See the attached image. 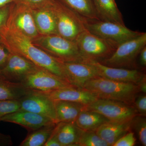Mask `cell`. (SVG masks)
Masks as SVG:
<instances>
[{
	"instance_id": "obj_1",
	"label": "cell",
	"mask_w": 146,
	"mask_h": 146,
	"mask_svg": "<svg viewBox=\"0 0 146 146\" xmlns=\"http://www.w3.org/2000/svg\"><path fill=\"white\" fill-rule=\"evenodd\" d=\"M0 42L10 52L20 55L37 67L69 82L63 62L36 46L31 39L5 23L0 27Z\"/></svg>"
},
{
	"instance_id": "obj_2",
	"label": "cell",
	"mask_w": 146,
	"mask_h": 146,
	"mask_svg": "<svg viewBox=\"0 0 146 146\" xmlns=\"http://www.w3.org/2000/svg\"><path fill=\"white\" fill-rule=\"evenodd\" d=\"M83 89L90 91L98 99L112 100L128 104L135 101L140 91L139 86L136 84L119 82L100 77L87 81Z\"/></svg>"
},
{
	"instance_id": "obj_3",
	"label": "cell",
	"mask_w": 146,
	"mask_h": 146,
	"mask_svg": "<svg viewBox=\"0 0 146 146\" xmlns=\"http://www.w3.org/2000/svg\"><path fill=\"white\" fill-rule=\"evenodd\" d=\"M33 43L62 62H84L76 42L57 34L39 35Z\"/></svg>"
},
{
	"instance_id": "obj_4",
	"label": "cell",
	"mask_w": 146,
	"mask_h": 146,
	"mask_svg": "<svg viewBox=\"0 0 146 146\" xmlns=\"http://www.w3.org/2000/svg\"><path fill=\"white\" fill-rule=\"evenodd\" d=\"M52 8L56 18L58 35L76 42L80 35L86 30L85 18L58 0H54Z\"/></svg>"
},
{
	"instance_id": "obj_5",
	"label": "cell",
	"mask_w": 146,
	"mask_h": 146,
	"mask_svg": "<svg viewBox=\"0 0 146 146\" xmlns=\"http://www.w3.org/2000/svg\"><path fill=\"white\" fill-rule=\"evenodd\" d=\"M76 42L85 61L99 62L109 58L119 45L96 36L87 30L80 35Z\"/></svg>"
},
{
	"instance_id": "obj_6",
	"label": "cell",
	"mask_w": 146,
	"mask_h": 146,
	"mask_svg": "<svg viewBox=\"0 0 146 146\" xmlns=\"http://www.w3.org/2000/svg\"><path fill=\"white\" fill-rule=\"evenodd\" d=\"M85 26L86 30L94 35L119 44L135 38L143 33L131 30L125 25L97 19L85 18Z\"/></svg>"
},
{
	"instance_id": "obj_7",
	"label": "cell",
	"mask_w": 146,
	"mask_h": 146,
	"mask_svg": "<svg viewBox=\"0 0 146 146\" xmlns=\"http://www.w3.org/2000/svg\"><path fill=\"white\" fill-rule=\"evenodd\" d=\"M146 46V33L143 32L141 35L118 45L109 58L100 63L115 68H132L141 50Z\"/></svg>"
},
{
	"instance_id": "obj_8",
	"label": "cell",
	"mask_w": 146,
	"mask_h": 146,
	"mask_svg": "<svg viewBox=\"0 0 146 146\" xmlns=\"http://www.w3.org/2000/svg\"><path fill=\"white\" fill-rule=\"evenodd\" d=\"M84 110L99 113L110 121H123L136 117L137 110L135 108L122 102L98 99L84 106Z\"/></svg>"
},
{
	"instance_id": "obj_9",
	"label": "cell",
	"mask_w": 146,
	"mask_h": 146,
	"mask_svg": "<svg viewBox=\"0 0 146 146\" xmlns=\"http://www.w3.org/2000/svg\"><path fill=\"white\" fill-rule=\"evenodd\" d=\"M6 25L13 28L31 40L39 36L31 9L19 3H11Z\"/></svg>"
},
{
	"instance_id": "obj_10",
	"label": "cell",
	"mask_w": 146,
	"mask_h": 146,
	"mask_svg": "<svg viewBox=\"0 0 146 146\" xmlns=\"http://www.w3.org/2000/svg\"><path fill=\"white\" fill-rule=\"evenodd\" d=\"M21 83L28 89L44 93L74 86L67 80L40 68L26 77Z\"/></svg>"
},
{
	"instance_id": "obj_11",
	"label": "cell",
	"mask_w": 146,
	"mask_h": 146,
	"mask_svg": "<svg viewBox=\"0 0 146 146\" xmlns=\"http://www.w3.org/2000/svg\"><path fill=\"white\" fill-rule=\"evenodd\" d=\"M19 100L20 109L47 117L56 124L54 101L44 92L31 89Z\"/></svg>"
},
{
	"instance_id": "obj_12",
	"label": "cell",
	"mask_w": 146,
	"mask_h": 146,
	"mask_svg": "<svg viewBox=\"0 0 146 146\" xmlns=\"http://www.w3.org/2000/svg\"><path fill=\"white\" fill-rule=\"evenodd\" d=\"M89 61L94 65L100 77L138 85L146 80L145 74L136 69L109 67L98 61Z\"/></svg>"
},
{
	"instance_id": "obj_13",
	"label": "cell",
	"mask_w": 146,
	"mask_h": 146,
	"mask_svg": "<svg viewBox=\"0 0 146 146\" xmlns=\"http://www.w3.org/2000/svg\"><path fill=\"white\" fill-rule=\"evenodd\" d=\"M38 68L23 56L11 52L7 63L0 70V73L9 81L21 83L26 77Z\"/></svg>"
},
{
	"instance_id": "obj_14",
	"label": "cell",
	"mask_w": 146,
	"mask_h": 146,
	"mask_svg": "<svg viewBox=\"0 0 146 146\" xmlns=\"http://www.w3.org/2000/svg\"><path fill=\"white\" fill-rule=\"evenodd\" d=\"M63 63L68 81L75 87L83 88L87 81L99 77L96 68L90 61Z\"/></svg>"
},
{
	"instance_id": "obj_15",
	"label": "cell",
	"mask_w": 146,
	"mask_h": 146,
	"mask_svg": "<svg viewBox=\"0 0 146 146\" xmlns=\"http://www.w3.org/2000/svg\"><path fill=\"white\" fill-rule=\"evenodd\" d=\"M1 121L19 125L25 128L29 132L45 126L55 123L47 117L21 109L5 115L1 118Z\"/></svg>"
},
{
	"instance_id": "obj_16",
	"label": "cell",
	"mask_w": 146,
	"mask_h": 146,
	"mask_svg": "<svg viewBox=\"0 0 146 146\" xmlns=\"http://www.w3.org/2000/svg\"><path fill=\"white\" fill-rule=\"evenodd\" d=\"M44 93L53 101H68L78 103L84 106L90 104L98 99L90 91L83 88L74 86L48 93Z\"/></svg>"
},
{
	"instance_id": "obj_17",
	"label": "cell",
	"mask_w": 146,
	"mask_h": 146,
	"mask_svg": "<svg viewBox=\"0 0 146 146\" xmlns=\"http://www.w3.org/2000/svg\"><path fill=\"white\" fill-rule=\"evenodd\" d=\"M53 3L45 7L31 9L35 25L40 35H58Z\"/></svg>"
},
{
	"instance_id": "obj_18",
	"label": "cell",
	"mask_w": 146,
	"mask_h": 146,
	"mask_svg": "<svg viewBox=\"0 0 146 146\" xmlns=\"http://www.w3.org/2000/svg\"><path fill=\"white\" fill-rule=\"evenodd\" d=\"M133 119L123 121H109L101 125L96 131L109 146H113L119 138L128 132Z\"/></svg>"
},
{
	"instance_id": "obj_19",
	"label": "cell",
	"mask_w": 146,
	"mask_h": 146,
	"mask_svg": "<svg viewBox=\"0 0 146 146\" xmlns=\"http://www.w3.org/2000/svg\"><path fill=\"white\" fill-rule=\"evenodd\" d=\"M83 131L75 122H60L56 125L53 134L61 146H79Z\"/></svg>"
},
{
	"instance_id": "obj_20",
	"label": "cell",
	"mask_w": 146,
	"mask_h": 146,
	"mask_svg": "<svg viewBox=\"0 0 146 146\" xmlns=\"http://www.w3.org/2000/svg\"><path fill=\"white\" fill-rule=\"evenodd\" d=\"M54 101L56 124L75 121L80 112L83 110L84 106L81 104L68 101Z\"/></svg>"
},
{
	"instance_id": "obj_21",
	"label": "cell",
	"mask_w": 146,
	"mask_h": 146,
	"mask_svg": "<svg viewBox=\"0 0 146 146\" xmlns=\"http://www.w3.org/2000/svg\"><path fill=\"white\" fill-rule=\"evenodd\" d=\"M100 20L125 25L115 0H92Z\"/></svg>"
},
{
	"instance_id": "obj_22",
	"label": "cell",
	"mask_w": 146,
	"mask_h": 146,
	"mask_svg": "<svg viewBox=\"0 0 146 146\" xmlns=\"http://www.w3.org/2000/svg\"><path fill=\"white\" fill-rule=\"evenodd\" d=\"M30 90L21 83L9 81L0 73V100H19Z\"/></svg>"
},
{
	"instance_id": "obj_23",
	"label": "cell",
	"mask_w": 146,
	"mask_h": 146,
	"mask_svg": "<svg viewBox=\"0 0 146 146\" xmlns=\"http://www.w3.org/2000/svg\"><path fill=\"white\" fill-rule=\"evenodd\" d=\"M109 120L99 113L83 110L76 119V124L84 131H95Z\"/></svg>"
},
{
	"instance_id": "obj_24",
	"label": "cell",
	"mask_w": 146,
	"mask_h": 146,
	"mask_svg": "<svg viewBox=\"0 0 146 146\" xmlns=\"http://www.w3.org/2000/svg\"><path fill=\"white\" fill-rule=\"evenodd\" d=\"M86 19L100 20L92 0H58Z\"/></svg>"
},
{
	"instance_id": "obj_25",
	"label": "cell",
	"mask_w": 146,
	"mask_h": 146,
	"mask_svg": "<svg viewBox=\"0 0 146 146\" xmlns=\"http://www.w3.org/2000/svg\"><path fill=\"white\" fill-rule=\"evenodd\" d=\"M56 124L45 126L31 131L20 146H44L51 136Z\"/></svg>"
},
{
	"instance_id": "obj_26",
	"label": "cell",
	"mask_w": 146,
	"mask_h": 146,
	"mask_svg": "<svg viewBox=\"0 0 146 146\" xmlns=\"http://www.w3.org/2000/svg\"><path fill=\"white\" fill-rule=\"evenodd\" d=\"M79 146H108L109 145L95 131H83L80 139Z\"/></svg>"
},
{
	"instance_id": "obj_27",
	"label": "cell",
	"mask_w": 146,
	"mask_h": 146,
	"mask_svg": "<svg viewBox=\"0 0 146 146\" xmlns=\"http://www.w3.org/2000/svg\"><path fill=\"white\" fill-rule=\"evenodd\" d=\"M21 109L19 100H0V122L5 115L18 111Z\"/></svg>"
},
{
	"instance_id": "obj_28",
	"label": "cell",
	"mask_w": 146,
	"mask_h": 146,
	"mask_svg": "<svg viewBox=\"0 0 146 146\" xmlns=\"http://www.w3.org/2000/svg\"><path fill=\"white\" fill-rule=\"evenodd\" d=\"M132 124L134 126L139 136V140L143 146H146V122L144 118H138L136 121L133 118Z\"/></svg>"
},
{
	"instance_id": "obj_29",
	"label": "cell",
	"mask_w": 146,
	"mask_h": 146,
	"mask_svg": "<svg viewBox=\"0 0 146 146\" xmlns=\"http://www.w3.org/2000/svg\"><path fill=\"white\" fill-rule=\"evenodd\" d=\"M54 0H14V2L22 4L31 9H35L51 5Z\"/></svg>"
},
{
	"instance_id": "obj_30",
	"label": "cell",
	"mask_w": 146,
	"mask_h": 146,
	"mask_svg": "<svg viewBox=\"0 0 146 146\" xmlns=\"http://www.w3.org/2000/svg\"><path fill=\"white\" fill-rule=\"evenodd\" d=\"M136 141L134 133L127 132L115 143L113 146H133L135 145Z\"/></svg>"
},
{
	"instance_id": "obj_31",
	"label": "cell",
	"mask_w": 146,
	"mask_h": 146,
	"mask_svg": "<svg viewBox=\"0 0 146 146\" xmlns=\"http://www.w3.org/2000/svg\"><path fill=\"white\" fill-rule=\"evenodd\" d=\"M10 53L8 49L0 42V70L5 66Z\"/></svg>"
},
{
	"instance_id": "obj_32",
	"label": "cell",
	"mask_w": 146,
	"mask_h": 146,
	"mask_svg": "<svg viewBox=\"0 0 146 146\" xmlns=\"http://www.w3.org/2000/svg\"><path fill=\"white\" fill-rule=\"evenodd\" d=\"M135 106L137 112L141 115L145 116L146 114V96L145 95L141 96L136 99Z\"/></svg>"
},
{
	"instance_id": "obj_33",
	"label": "cell",
	"mask_w": 146,
	"mask_h": 146,
	"mask_svg": "<svg viewBox=\"0 0 146 146\" xmlns=\"http://www.w3.org/2000/svg\"><path fill=\"white\" fill-rule=\"evenodd\" d=\"M10 4L7 5L0 8V27L5 23L7 20L9 13Z\"/></svg>"
},
{
	"instance_id": "obj_34",
	"label": "cell",
	"mask_w": 146,
	"mask_h": 146,
	"mask_svg": "<svg viewBox=\"0 0 146 146\" xmlns=\"http://www.w3.org/2000/svg\"><path fill=\"white\" fill-rule=\"evenodd\" d=\"M12 145L13 142L11 137L0 132V146H10Z\"/></svg>"
},
{
	"instance_id": "obj_35",
	"label": "cell",
	"mask_w": 146,
	"mask_h": 146,
	"mask_svg": "<svg viewBox=\"0 0 146 146\" xmlns=\"http://www.w3.org/2000/svg\"><path fill=\"white\" fill-rule=\"evenodd\" d=\"M139 61L141 66L145 67L146 66V46L143 48L139 53Z\"/></svg>"
},
{
	"instance_id": "obj_36",
	"label": "cell",
	"mask_w": 146,
	"mask_h": 146,
	"mask_svg": "<svg viewBox=\"0 0 146 146\" xmlns=\"http://www.w3.org/2000/svg\"><path fill=\"white\" fill-rule=\"evenodd\" d=\"M44 146H61L54 135L52 134L51 136L47 141Z\"/></svg>"
},
{
	"instance_id": "obj_37",
	"label": "cell",
	"mask_w": 146,
	"mask_h": 146,
	"mask_svg": "<svg viewBox=\"0 0 146 146\" xmlns=\"http://www.w3.org/2000/svg\"><path fill=\"white\" fill-rule=\"evenodd\" d=\"M139 86L140 91H142L143 93L146 94V80L141 82L140 84L138 85Z\"/></svg>"
},
{
	"instance_id": "obj_38",
	"label": "cell",
	"mask_w": 146,
	"mask_h": 146,
	"mask_svg": "<svg viewBox=\"0 0 146 146\" xmlns=\"http://www.w3.org/2000/svg\"><path fill=\"white\" fill-rule=\"evenodd\" d=\"M14 0H0V8L10 4L14 2Z\"/></svg>"
}]
</instances>
